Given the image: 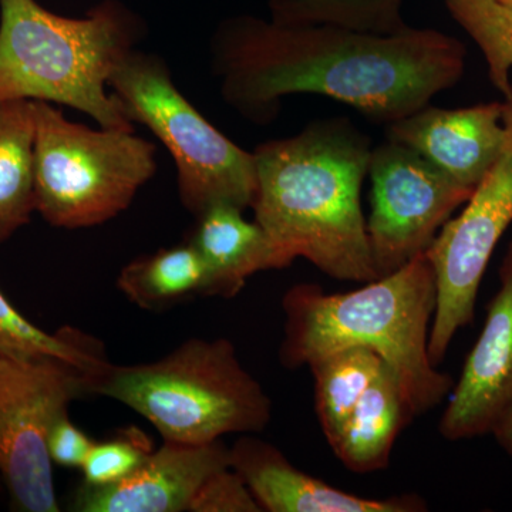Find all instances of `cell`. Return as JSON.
Instances as JSON below:
<instances>
[{
	"instance_id": "1",
	"label": "cell",
	"mask_w": 512,
	"mask_h": 512,
	"mask_svg": "<svg viewBox=\"0 0 512 512\" xmlns=\"http://www.w3.org/2000/svg\"><path fill=\"white\" fill-rule=\"evenodd\" d=\"M211 56L222 99L252 123L274 121L282 97L319 94L390 124L456 86L467 50L434 29L375 35L241 15L215 30Z\"/></svg>"
},
{
	"instance_id": "2",
	"label": "cell",
	"mask_w": 512,
	"mask_h": 512,
	"mask_svg": "<svg viewBox=\"0 0 512 512\" xmlns=\"http://www.w3.org/2000/svg\"><path fill=\"white\" fill-rule=\"evenodd\" d=\"M372 150L352 121L335 117L252 151L251 208L285 268L303 258L336 281L379 279L362 210Z\"/></svg>"
},
{
	"instance_id": "3",
	"label": "cell",
	"mask_w": 512,
	"mask_h": 512,
	"mask_svg": "<svg viewBox=\"0 0 512 512\" xmlns=\"http://www.w3.org/2000/svg\"><path fill=\"white\" fill-rule=\"evenodd\" d=\"M436 303V275L427 255L352 292L292 286L282 298L279 359L293 370L338 350H373L399 377L413 416H423L454 387L453 377L437 370L430 357Z\"/></svg>"
},
{
	"instance_id": "4",
	"label": "cell",
	"mask_w": 512,
	"mask_h": 512,
	"mask_svg": "<svg viewBox=\"0 0 512 512\" xmlns=\"http://www.w3.org/2000/svg\"><path fill=\"white\" fill-rule=\"evenodd\" d=\"M143 33L136 13L117 0L80 19L56 15L36 0H0V100L72 107L100 127L134 131L109 79Z\"/></svg>"
},
{
	"instance_id": "5",
	"label": "cell",
	"mask_w": 512,
	"mask_h": 512,
	"mask_svg": "<svg viewBox=\"0 0 512 512\" xmlns=\"http://www.w3.org/2000/svg\"><path fill=\"white\" fill-rule=\"evenodd\" d=\"M93 393L140 414L171 443H214L255 434L272 419L264 386L228 339H190L154 362L106 367Z\"/></svg>"
},
{
	"instance_id": "6",
	"label": "cell",
	"mask_w": 512,
	"mask_h": 512,
	"mask_svg": "<svg viewBox=\"0 0 512 512\" xmlns=\"http://www.w3.org/2000/svg\"><path fill=\"white\" fill-rule=\"evenodd\" d=\"M35 104L36 212L56 228L96 227L130 207L157 170L156 147L134 131L73 123Z\"/></svg>"
},
{
	"instance_id": "7",
	"label": "cell",
	"mask_w": 512,
	"mask_h": 512,
	"mask_svg": "<svg viewBox=\"0 0 512 512\" xmlns=\"http://www.w3.org/2000/svg\"><path fill=\"white\" fill-rule=\"evenodd\" d=\"M109 89L128 119L147 126L173 157L185 210L198 217L218 204L251 208L254 153L225 137L185 99L160 56L130 50L114 67Z\"/></svg>"
},
{
	"instance_id": "8",
	"label": "cell",
	"mask_w": 512,
	"mask_h": 512,
	"mask_svg": "<svg viewBox=\"0 0 512 512\" xmlns=\"http://www.w3.org/2000/svg\"><path fill=\"white\" fill-rule=\"evenodd\" d=\"M93 377L52 357L0 355V476L13 510L59 512L47 436Z\"/></svg>"
},
{
	"instance_id": "9",
	"label": "cell",
	"mask_w": 512,
	"mask_h": 512,
	"mask_svg": "<svg viewBox=\"0 0 512 512\" xmlns=\"http://www.w3.org/2000/svg\"><path fill=\"white\" fill-rule=\"evenodd\" d=\"M503 106L507 137L500 156L474 188L464 210L440 229L426 254L437 286L429 340L436 366L443 362L458 330L473 322L485 269L512 224V84Z\"/></svg>"
},
{
	"instance_id": "10",
	"label": "cell",
	"mask_w": 512,
	"mask_h": 512,
	"mask_svg": "<svg viewBox=\"0 0 512 512\" xmlns=\"http://www.w3.org/2000/svg\"><path fill=\"white\" fill-rule=\"evenodd\" d=\"M367 175L372 183L367 237L379 278L426 255L474 191L412 148L390 140L373 148Z\"/></svg>"
},
{
	"instance_id": "11",
	"label": "cell",
	"mask_w": 512,
	"mask_h": 512,
	"mask_svg": "<svg viewBox=\"0 0 512 512\" xmlns=\"http://www.w3.org/2000/svg\"><path fill=\"white\" fill-rule=\"evenodd\" d=\"M500 288L484 328L454 383L439 423L448 441L491 434L512 406V241L498 269Z\"/></svg>"
},
{
	"instance_id": "12",
	"label": "cell",
	"mask_w": 512,
	"mask_h": 512,
	"mask_svg": "<svg viewBox=\"0 0 512 512\" xmlns=\"http://www.w3.org/2000/svg\"><path fill=\"white\" fill-rule=\"evenodd\" d=\"M503 101L464 109L426 106L387 124L386 140L412 148L458 184L476 188L505 143Z\"/></svg>"
},
{
	"instance_id": "13",
	"label": "cell",
	"mask_w": 512,
	"mask_h": 512,
	"mask_svg": "<svg viewBox=\"0 0 512 512\" xmlns=\"http://www.w3.org/2000/svg\"><path fill=\"white\" fill-rule=\"evenodd\" d=\"M231 466L221 440L191 444L164 441L131 476L109 487L80 485L72 510L79 512H184L208 477Z\"/></svg>"
},
{
	"instance_id": "14",
	"label": "cell",
	"mask_w": 512,
	"mask_h": 512,
	"mask_svg": "<svg viewBox=\"0 0 512 512\" xmlns=\"http://www.w3.org/2000/svg\"><path fill=\"white\" fill-rule=\"evenodd\" d=\"M231 467L248 485L262 511L268 512H421L419 495L367 498L346 493L293 466L282 451L255 437L229 448Z\"/></svg>"
},
{
	"instance_id": "15",
	"label": "cell",
	"mask_w": 512,
	"mask_h": 512,
	"mask_svg": "<svg viewBox=\"0 0 512 512\" xmlns=\"http://www.w3.org/2000/svg\"><path fill=\"white\" fill-rule=\"evenodd\" d=\"M190 239L208 272V296L234 298L252 275L285 269L271 238L235 205L218 204L197 217Z\"/></svg>"
},
{
	"instance_id": "16",
	"label": "cell",
	"mask_w": 512,
	"mask_h": 512,
	"mask_svg": "<svg viewBox=\"0 0 512 512\" xmlns=\"http://www.w3.org/2000/svg\"><path fill=\"white\" fill-rule=\"evenodd\" d=\"M413 419L399 377L384 363L350 413L333 453L353 473L384 470L397 437Z\"/></svg>"
},
{
	"instance_id": "17",
	"label": "cell",
	"mask_w": 512,
	"mask_h": 512,
	"mask_svg": "<svg viewBox=\"0 0 512 512\" xmlns=\"http://www.w3.org/2000/svg\"><path fill=\"white\" fill-rule=\"evenodd\" d=\"M35 104L0 100V244L36 212Z\"/></svg>"
},
{
	"instance_id": "18",
	"label": "cell",
	"mask_w": 512,
	"mask_h": 512,
	"mask_svg": "<svg viewBox=\"0 0 512 512\" xmlns=\"http://www.w3.org/2000/svg\"><path fill=\"white\" fill-rule=\"evenodd\" d=\"M117 288L138 308L163 312L208 296V272L191 242L138 256L121 269Z\"/></svg>"
},
{
	"instance_id": "19",
	"label": "cell",
	"mask_w": 512,
	"mask_h": 512,
	"mask_svg": "<svg viewBox=\"0 0 512 512\" xmlns=\"http://www.w3.org/2000/svg\"><path fill=\"white\" fill-rule=\"evenodd\" d=\"M384 362L373 350L349 348L319 357L309 365L315 379V406L320 429L335 446L350 413L379 375Z\"/></svg>"
},
{
	"instance_id": "20",
	"label": "cell",
	"mask_w": 512,
	"mask_h": 512,
	"mask_svg": "<svg viewBox=\"0 0 512 512\" xmlns=\"http://www.w3.org/2000/svg\"><path fill=\"white\" fill-rule=\"evenodd\" d=\"M0 355L12 357H52L79 367L87 375L97 377L110 365L99 340L84 335L80 330L60 329L47 333L37 328L0 292Z\"/></svg>"
},
{
	"instance_id": "21",
	"label": "cell",
	"mask_w": 512,
	"mask_h": 512,
	"mask_svg": "<svg viewBox=\"0 0 512 512\" xmlns=\"http://www.w3.org/2000/svg\"><path fill=\"white\" fill-rule=\"evenodd\" d=\"M272 22L284 26H335L375 35H396L404 22L403 0H269Z\"/></svg>"
},
{
	"instance_id": "22",
	"label": "cell",
	"mask_w": 512,
	"mask_h": 512,
	"mask_svg": "<svg viewBox=\"0 0 512 512\" xmlns=\"http://www.w3.org/2000/svg\"><path fill=\"white\" fill-rule=\"evenodd\" d=\"M456 20L483 52L488 77L504 96L511 89L512 10L494 0H444Z\"/></svg>"
},
{
	"instance_id": "23",
	"label": "cell",
	"mask_w": 512,
	"mask_h": 512,
	"mask_svg": "<svg viewBox=\"0 0 512 512\" xmlns=\"http://www.w3.org/2000/svg\"><path fill=\"white\" fill-rule=\"evenodd\" d=\"M154 450L153 441L144 431L128 427L109 440L94 443L80 468L83 485L109 487L126 480Z\"/></svg>"
},
{
	"instance_id": "24",
	"label": "cell",
	"mask_w": 512,
	"mask_h": 512,
	"mask_svg": "<svg viewBox=\"0 0 512 512\" xmlns=\"http://www.w3.org/2000/svg\"><path fill=\"white\" fill-rule=\"evenodd\" d=\"M190 512H262L254 494L231 466L212 474L192 498Z\"/></svg>"
},
{
	"instance_id": "25",
	"label": "cell",
	"mask_w": 512,
	"mask_h": 512,
	"mask_svg": "<svg viewBox=\"0 0 512 512\" xmlns=\"http://www.w3.org/2000/svg\"><path fill=\"white\" fill-rule=\"evenodd\" d=\"M82 429L70 420L69 413L57 417L47 436V451L53 466L82 468L93 444Z\"/></svg>"
},
{
	"instance_id": "26",
	"label": "cell",
	"mask_w": 512,
	"mask_h": 512,
	"mask_svg": "<svg viewBox=\"0 0 512 512\" xmlns=\"http://www.w3.org/2000/svg\"><path fill=\"white\" fill-rule=\"evenodd\" d=\"M491 434H493L497 443L512 457V406L498 420Z\"/></svg>"
},
{
	"instance_id": "27",
	"label": "cell",
	"mask_w": 512,
	"mask_h": 512,
	"mask_svg": "<svg viewBox=\"0 0 512 512\" xmlns=\"http://www.w3.org/2000/svg\"><path fill=\"white\" fill-rule=\"evenodd\" d=\"M498 5L504 6V8L512 10V0H494Z\"/></svg>"
}]
</instances>
